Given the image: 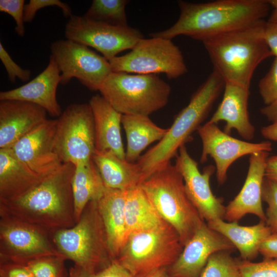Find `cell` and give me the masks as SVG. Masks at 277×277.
<instances>
[{"label": "cell", "instance_id": "83f0119b", "mask_svg": "<svg viewBox=\"0 0 277 277\" xmlns=\"http://www.w3.org/2000/svg\"><path fill=\"white\" fill-rule=\"evenodd\" d=\"M125 213L127 237L132 233L153 229L166 223L140 185L128 190Z\"/></svg>", "mask_w": 277, "mask_h": 277}, {"label": "cell", "instance_id": "60d3db41", "mask_svg": "<svg viewBox=\"0 0 277 277\" xmlns=\"http://www.w3.org/2000/svg\"><path fill=\"white\" fill-rule=\"evenodd\" d=\"M263 36L273 56L277 57V24L265 22Z\"/></svg>", "mask_w": 277, "mask_h": 277}, {"label": "cell", "instance_id": "cb8c5ba5", "mask_svg": "<svg viewBox=\"0 0 277 277\" xmlns=\"http://www.w3.org/2000/svg\"><path fill=\"white\" fill-rule=\"evenodd\" d=\"M45 176L18 160L9 149H0V202L18 198L35 187Z\"/></svg>", "mask_w": 277, "mask_h": 277}, {"label": "cell", "instance_id": "ee69618b", "mask_svg": "<svg viewBox=\"0 0 277 277\" xmlns=\"http://www.w3.org/2000/svg\"><path fill=\"white\" fill-rule=\"evenodd\" d=\"M260 111L262 115L272 123L277 121V100L262 108Z\"/></svg>", "mask_w": 277, "mask_h": 277}, {"label": "cell", "instance_id": "277c9868", "mask_svg": "<svg viewBox=\"0 0 277 277\" xmlns=\"http://www.w3.org/2000/svg\"><path fill=\"white\" fill-rule=\"evenodd\" d=\"M225 85L223 78L213 70L176 115L164 137L137 160L142 182L171 162L180 147L191 140V134L207 117Z\"/></svg>", "mask_w": 277, "mask_h": 277}, {"label": "cell", "instance_id": "6da1fadb", "mask_svg": "<svg viewBox=\"0 0 277 277\" xmlns=\"http://www.w3.org/2000/svg\"><path fill=\"white\" fill-rule=\"evenodd\" d=\"M180 13L167 29L150 34L151 37L171 39L187 36L202 42L240 29L264 19L271 6L267 0H217L205 3L179 1Z\"/></svg>", "mask_w": 277, "mask_h": 277}, {"label": "cell", "instance_id": "c3c4849f", "mask_svg": "<svg viewBox=\"0 0 277 277\" xmlns=\"http://www.w3.org/2000/svg\"><path fill=\"white\" fill-rule=\"evenodd\" d=\"M68 277H85V274L76 267L72 268Z\"/></svg>", "mask_w": 277, "mask_h": 277}, {"label": "cell", "instance_id": "74e56055", "mask_svg": "<svg viewBox=\"0 0 277 277\" xmlns=\"http://www.w3.org/2000/svg\"><path fill=\"white\" fill-rule=\"evenodd\" d=\"M0 59L5 67L9 80L11 83H15L16 78L25 82L28 81L31 77V71L25 69L17 65L0 43Z\"/></svg>", "mask_w": 277, "mask_h": 277}, {"label": "cell", "instance_id": "e0dca14e", "mask_svg": "<svg viewBox=\"0 0 277 277\" xmlns=\"http://www.w3.org/2000/svg\"><path fill=\"white\" fill-rule=\"evenodd\" d=\"M56 125L57 118L47 119L9 149L36 173L43 176L50 174L63 164L53 148Z\"/></svg>", "mask_w": 277, "mask_h": 277}, {"label": "cell", "instance_id": "5bb4252c", "mask_svg": "<svg viewBox=\"0 0 277 277\" xmlns=\"http://www.w3.org/2000/svg\"><path fill=\"white\" fill-rule=\"evenodd\" d=\"M197 130L203 146L200 162L205 163L208 156L213 158L217 181L220 185L225 182L227 171L236 160L254 153L272 150L269 141L250 143L237 139L221 130L217 124L209 122Z\"/></svg>", "mask_w": 277, "mask_h": 277}, {"label": "cell", "instance_id": "9c48e42d", "mask_svg": "<svg viewBox=\"0 0 277 277\" xmlns=\"http://www.w3.org/2000/svg\"><path fill=\"white\" fill-rule=\"evenodd\" d=\"M130 50L109 61L112 72L164 73L170 80L177 78L187 72L182 52L171 39L161 37L144 38Z\"/></svg>", "mask_w": 277, "mask_h": 277}, {"label": "cell", "instance_id": "7c38bea8", "mask_svg": "<svg viewBox=\"0 0 277 277\" xmlns=\"http://www.w3.org/2000/svg\"><path fill=\"white\" fill-rule=\"evenodd\" d=\"M51 56L61 72L60 84L65 85L76 78L91 91H99L112 72L109 62L89 47L68 39L50 45Z\"/></svg>", "mask_w": 277, "mask_h": 277}, {"label": "cell", "instance_id": "e575fe53", "mask_svg": "<svg viewBox=\"0 0 277 277\" xmlns=\"http://www.w3.org/2000/svg\"><path fill=\"white\" fill-rule=\"evenodd\" d=\"M258 87L266 106L277 100V57H275L269 70L260 81Z\"/></svg>", "mask_w": 277, "mask_h": 277}, {"label": "cell", "instance_id": "ac0fdd59", "mask_svg": "<svg viewBox=\"0 0 277 277\" xmlns=\"http://www.w3.org/2000/svg\"><path fill=\"white\" fill-rule=\"evenodd\" d=\"M269 152L262 151L250 155L249 167L244 184L238 195L225 207L224 220L238 222L247 214L258 216L265 222L262 192Z\"/></svg>", "mask_w": 277, "mask_h": 277}, {"label": "cell", "instance_id": "8fae6325", "mask_svg": "<svg viewBox=\"0 0 277 277\" xmlns=\"http://www.w3.org/2000/svg\"><path fill=\"white\" fill-rule=\"evenodd\" d=\"M52 232L37 226L0 214V262L26 264L42 257L61 254Z\"/></svg>", "mask_w": 277, "mask_h": 277}, {"label": "cell", "instance_id": "44dd1931", "mask_svg": "<svg viewBox=\"0 0 277 277\" xmlns=\"http://www.w3.org/2000/svg\"><path fill=\"white\" fill-rule=\"evenodd\" d=\"M249 89L231 83H225L222 100L209 120L217 124L224 121V131L230 134L232 129L246 140L254 136L255 128L250 122L248 111Z\"/></svg>", "mask_w": 277, "mask_h": 277}, {"label": "cell", "instance_id": "484cf974", "mask_svg": "<svg viewBox=\"0 0 277 277\" xmlns=\"http://www.w3.org/2000/svg\"><path fill=\"white\" fill-rule=\"evenodd\" d=\"M92 160L107 187L128 191L142 183L137 164L122 159L112 151H95Z\"/></svg>", "mask_w": 277, "mask_h": 277}, {"label": "cell", "instance_id": "d590c367", "mask_svg": "<svg viewBox=\"0 0 277 277\" xmlns=\"http://www.w3.org/2000/svg\"><path fill=\"white\" fill-rule=\"evenodd\" d=\"M56 6L60 8L64 16L70 17L73 15L72 9L67 4L60 0H30L24 7L25 23H30L34 19L36 12L41 9Z\"/></svg>", "mask_w": 277, "mask_h": 277}, {"label": "cell", "instance_id": "f1b7e54d", "mask_svg": "<svg viewBox=\"0 0 277 277\" xmlns=\"http://www.w3.org/2000/svg\"><path fill=\"white\" fill-rule=\"evenodd\" d=\"M105 187L92 160L87 163L75 165L72 188L76 223L87 205L90 202L97 201L100 198Z\"/></svg>", "mask_w": 277, "mask_h": 277}, {"label": "cell", "instance_id": "bcb514c9", "mask_svg": "<svg viewBox=\"0 0 277 277\" xmlns=\"http://www.w3.org/2000/svg\"><path fill=\"white\" fill-rule=\"evenodd\" d=\"M138 277H170L165 267L152 270L145 274Z\"/></svg>", "mask_w": 277, "mask_h": 277}, {"label": "cell", "instance_id": "836d02e7", "mask_svg": "<svg viewBox=\"0 0 277 277\" xmlns=\"http://www.w3.org/2000/svg\"><path fill=\"white\" fill-rule=\"evenodd\" d=\"M242 277H277V259L259 262L239 260Z\"/></svg>", "mask_w": 277, "mask_h": 277}, {"label": "cell", "instance_id": "d4e9b609", "mask_svg": "<svg viewBox=\"0 0 277 277\" xmlns=\"http://www.w3.org/2000/svg\"><path fill=\"white\" fill-rule=\"evenodd\" d=\"M208 225L226 238L240 253L241 259L251 261L260 254L262 243L271 233L264 221L252 226H242L238 222L217 219L207 222Z\"/></svg>", "mask_w": 277, "mask_h": 277}, {"label": "cell", "instance_id": "d6a6232c", "mask_svg": "<svg viewBox=\"0 0 277 277\" xmlns=\"http://www.w3.org/2000/svg\"><path fill=\"white\" fill-rule=\"evenodd\" d=\"M262 200L268 207L265 213V223L271 233H277V182L265 177L263 181Z\"/></svg>", "mask_w": 277, "mask_h": 277}, {"label": "cell", "instance_id": "9a60e30c", "mask_svg": "<svg viewBox=\"0 0 277 277\" xmlns=\"http://www.w3.org/2000/svg\"><path fill=\"white\" fill-rule=\"evenodd\" d=\"M174 165L183 177L189 199L203 220L207 222L224 220L226 206L223 205V199L216 197L210 186V179L216 170L215 167L207 166L201 173L197 163L190 156L185 145L179 149Z\"/></svg>", "mask_w": 277, "mask_h": 277}, {"label": "cell", "instance_id": "3957f363", "mask_svg": "<svg viewBox=\"0 0 277 277\" xmlns=\"http://www.w3.org/2000/svg\"><path fill=\"white\" fill-rule=\"evenodd\" d=\"M265 21L202 42L213 65L225 83L249 89L253 74L273 55L263 36Z\"/></svg>", "mask_w": 277, "mask_h": 277}, {"label": "cell", "instance_id": "7bdbcfd3", "mask_svg": "<svg viewBox=\"0 0 277 277\" xmlns=\"http://www.w3.org/2000/svg\"><path fill=\"white\" fill-rule=\"evenodd\" d=\"M265 177L277 182V155L268 157L266 165Z\"/></svg>", "mask_w": 277, "mask_h": 277}, {"label": "cell", "instance_id": "f6af8a7d", "mask_svg": "<svg viewBox=\"0 0 277 277\" xmlns=\"http://www.w3.org/2000/svg\"><path fill=\"white\" fill-rule=\"evenodd\" d=\"M261 132L262 135L265 138L277 141V121L262 127Z\"/></svg>", "mask_w": 277, "mask_h": 277}, {"label": "cell", "instance_id": "5b68a950", "mask_svg": "<svg viewBox=\"0 0 277 277\" xmlns=\"http://www.w3.org/2000/svg\"><path fill=\"white\" fill-rule=\"evenodd\" d=\"M140 186L164 221L177 232L184 246L204 220L189 199L175 166L170 162Z\"/></svg>", "mask_w": 277, "mask_h": 277}, {"label": "cell", "instance_id": "1f68e13d", "mask_svg": "<svg viewBox=\"0 0 277 277\" xmlns=\"http://www.w3.org/2000/svg\"><path fill=\"white\" fill-rule=\"evenodd\" d=\"M63 255L42 257L26 265L34 277H65V261Z\"/></svg>", "mask_w": 277, "mask_h": 277}, {"label": "cell", "instance_id": "4fadbf2b", "mask_svg": "<svg viewBox=\"0 0 277 277\" xmlns=\"http://www.w3.org/2000/svg\"><path fill=\"white\" fill-rule=\"evenodd\" d=\"M64 33L66 39L95 49L108 61L144 38L140 30L129 26H112L74 14L66 23Z\"/></svg>", "mask_w": 277, "mask_h": 277}, {"label": "cell", "instance_id": "4316f807", "mask_svg": "<svg viewBox=\"0 0 277 277\" xmlns=\"http://www.w3.org/2000/svg\"><path fill=\"white\" fill-rule=\"evenodd\" d=\"M121 123L127 141L125 159L132 163L138 160L147 146L161 141L168 130L156 125L148 115H122Z\"/></svg>", "mask_w": 277, "mask_h": 277}, {"label": "cell", "instance_id": "ab89813d", "mask_svg": "<svg viewBox=\"0 0 277 277\" xmlns=\"http://www.w3.org/2000/svg\"><path fill=\"white\" fill-rule=\"evenodd\" d=\"M0 277H34L24 264L12 262H0Z\"/></svg>", "mask_w": 277, "mask_h": 277}, {"label": "cell", "instance_id": "ba28073f", "mask_svg": "<svg viewBox=\"0 0 277 277\" xmlns=\"http://www.w3.org/2000/svg\"><path fill=\"white\" fill-rule=\"evenodd\" d=\"M183 246L177 232L165 224L156 228L129 234L117 261L134 277L171 265Z\"/></svg>", "mask_w": 277, "mask_h": 277}, {"label": "cell", "instance_id": "ffe728a7", "mask_svg": "<svg viewBox=\"0 0 277 277\" xmlns=\"http://www.w3.org/2000/svg\"><path fill=\"white\" fill-rule=\"evenodd\" d=\"M61 72L50 55L46 68L33 79L19 87L0 92V101L16 100L36 104L50 116L58 117L63 111L56 98Z\"/></svg>", "mask_w": 277, "mask_h": 277}, {"label": "cell", "instance_id": "7402d4cb", "mask_svg": "<svg viewBox=\"0 0 277 277\" xmlns=\"http://www.w3.org/2000/svg\"><path fill=\"white\" fill-rule=\"evenodd\" d=\"M127 191L105 186L95 201L112 258L118 257L127 238L125 207Z\"/></svg>", "mask_w": 277, "mask_h": 277}, {"label": "cell", "instance_id": "8d00e7d4", "mask_svg": "<svg viewBox=\"0 0 277 277\" xmlns=\"http://www.w3.org/2000/svg\"><path fill=\"white\" fill-rule=\"evenodd\" d=\"M24 0H1L0 11L6 13L14 19L16 27L15 32L19 36L25 33L24 21Z\"/></svg>", "mask_w": 277, "mask_h": 277}, {"label": "cell", "instance_id": "d6986e66", "mask_svg": "<svg viewBox=\"0 0 277 277\" xmlns=\"http://www.w3.org/2000/svg\"><path fill=\"white\" fill-rule=\"evenodd\" d=\"M47 111L29 102L0 101V149H9L17 141L46 121Z\"/></svg>", "mask_w": 277, "mask_h": 277}, {"label": "cell", "instance_id": "f546056e", "mask_svg": "<svg viewBox=\"0 0 277 277\" xmlns=\"http://www.w3.org/2000/svg\"><path fill=\"white\" fill-rule=\"evenodd\" d=\"M129 2L127 0H93L83 16L112 26H128L125 8Z\"/></svg>", "mask_w": 277, "mask_h": 277}, {"label": "cell", "instance_id": "7dc6e473", "mask_svg": "<svg viewBox=\"0 0 277 277\" xmlns=\"http://www.w3.org/2000/svg\"><path fill=\"white\" fill-rule=\"evenodd\" d=\"M273 10L268 19V22L277 24V0L268 1Z\"/></svg>", "mask_w": 277, "mask_h": 277}, {"label": "cell", "instance_id": "b9f144b4", "mask_svg": "<svg viewBox=\"0 0 277 277\" xmlns=\"http://www.w3.org/2000/svg\"><path fill=\"white\" fill-rule=\"evenodd\" d=\"M260 254L264 259H277V233H271L262 243Z\"/></svg>", "mask_w": 277, "mask_h": 277}, {"label": "cell", "instance_id": "f35d334b", "mask_svg": "<svg viewBox=\"0 0 277 277\" xmlns=\"http://www.w3.org/2000/svg\"><path fill=\"white\" fill-rule=\"evenodd\" d=\"M85 277H134L117 260H113L104 268Z\"/></svg>", "mask_w": 277, "mask_h": 277}, {"label": "cell", "instance_id": "52a82bcc", "mask_svg": "<svg viewBox=\"0 0 277 277\" xmlns=\"http://www.w3.org/2000/svg\"><path fill=\"white\" fill-rule=\"evenodd\" d=\"M171 90L170 85L156 74L112 72L99 91L122 115L149 116L166 106Z\"/></svg>", "mask_w": 277, "mask_h": 277}, {"label": "cell", "instance_id": "4dcf8cb0", "mask_svg": "<svg viewBox=\"0 0 277 277\" xmlns=\"http://www.w3.org/2000/svg\"><path fill=\"white\" fill-rule=\"evenodd\" d=\"M200 277H242L239 260L229 251L216 252L210 256Z\"/></svg>", "mask_w": 277, "mask_h": 277}, {"label": "cell", "instance_id": "2e32d148", "mask_svg": "<svg viewBox=\"0 0 277 277\" xmlns=\"http://www.w3.org/2000/svg\"><path fill=\"white\" fill-rule=\"evenodd\" d=\"M235 249L226 238L204 222L171 265L170 276L200 277L212 254L221 251L231 252Z\"/></svg>", "mask_w": 277, "mask_h": 277}, {"label": "cell", "instance_id": "8992f818", "mask_svg": "<svg viewBox=\"0 0 277 277\" xmlns=\"http://www.w3.org/2000/svg\"><path fill=\"white\" fill-rule=\"evenodd\" d=\"M53 241L59 251L86 274L97 272L110 253L104 225L95 201L86 207L80 219L71 227L52 232Z\"/></svg>", "mask_w": 277, "mask_h": 277}, {"label": "cell", "instance_id": "603a6c76", "mask_svg": "<svg viewBox=\"0 0 277 277\" xmlns=\"http://www.w3.org/2000/svg\"><path fill=\"white\" fill-rule=\"evenodd\" d=\"M88 103L94 118L95 151H110L126 160L121 133L122 114L98 94L93 95Z\"/></svg>", "mask_w": 277, "mask_h": 277}, {"label": "cell", "instance_id": "30bf717a", "mask_svg": "<svg viewBox=\"0 0 277 277\" xmlns=\"http://www.w3.org/2000/svg\"><path fill=\"white\" fill-rule=\"evenodd\" d=\"M55 153L62 163H87L95 152L93 115L89 103L68 106L57 118Z\"/></svg>", "mask_w": 277, "mask_h": 277}, {"label": "cell", "instance_id": "7a4b0ae2", "mask_svg": "<svg viewBox=\"0 0 277 277\" xmlns=\"http://www.w3.org/2000/svg\"><path fill=\"white\" fill-rule=\"evenodd\" d=\"M75 165L63 163L25 195L0 202V214L37 226L52 232L75 223L72 180Z\"/></svg>", "mask_w": 277, "mask_h": 277}]
</instances>
